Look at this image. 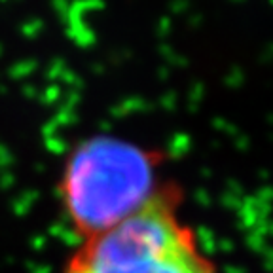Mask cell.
Listing matches in <instances>:
<instances>
[{
    "label": "cell",
    "instance_id": "6da1fadb",
    "mask_svg": "<svg viewBox=\"0 0 273 273\" xmlns=\"http://www.w3.org/2000/svg\"><path fill=\"white\" fill-rule=\"evenodd\" d=\"M182 196L163 186L133 216L82 239L61 273H222L179 213Z\"/></svg>",
    "mask_w": 273,
    "mask_h": 273
},
{
    "label": "cell",
    "instance_id": "7a4b0ae2",
    "mask_svg": "<svg viewBox=\"0 0 273 273\" xmlns=\"http://www.w3.org/2000/svg\"><path fill=\"white\" fill-rule=\"evenodd\" d=\"M162 188L158 154L114 136H93L65 163L59 197L68 224L85 239L133 216Z\"/></svg>",
    "mask_w": 273,
    "mask_h": 273
}]
</instances>
